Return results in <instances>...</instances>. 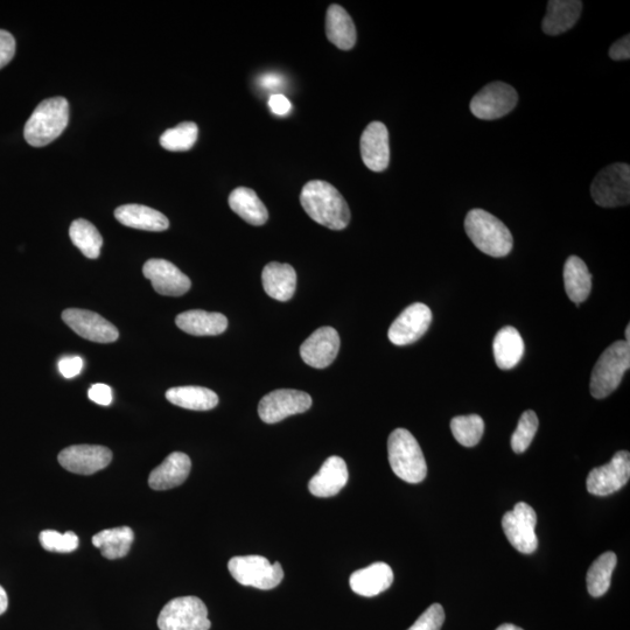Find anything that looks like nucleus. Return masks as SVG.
Masks as SVG:
<instances>
[{"mask_svg":"<svg viewBox=\"0 0 630 630\" xmlns=\"http://www.w3.org/2000/svg\"><path fill=\"white\" fill-rule=\"evenodd\" d=\"M301 206L306 214L321 226L343 230L350 222V210L341 193L329 182H307L300 194Z\"/></svg>","mask_w":630,"mask_h":630,"instance_id":"f257e3e1","label":"nucleus"},{"mask_svg":"<svg viewBox=\"0 0 630 630\" xmlns=\"http://www.w3.org/2000/svg\"><path fill=\"white\" fill-rule=\"evenodd\" d=\"M466 234L483 254L500 258L513 250L514 238L506 224L483 209H472L465 220Z\"/></svg>","mask_w":630,"mask_h":630,"instance_id":"f03ea898","label":"nucleus"},{"mask_svg":"<svg viewBox=\"0 0 630 630\" xmlns=\"http://www.w3.org/2000/svg\"><path fill=\"white\" fill-rule=\"evenodd\" d=\"M69 122V103L65 97H52L42 101L26 122L24 136L34 147L51 144L61 136Z\"/></svg>","mask_w":630,"mask_h":630,"instance_id":"7ed1b4c3","label":"nucleus"},{"mask_svg":"<svg viewBox=\"0 0 630 630\" xmlns=\"http://www.w3.org/2000/svg\"><path fill=\"white\" fill-rule=\"evenodd\" d=\"M389 462L392 471L405 482L419 483L425 480L427 465L422 448L411 432L396 429L388 440Z\"/></svg>","mask_w":630,"mask_h":630,"instance_id":"20e7f679","label":"nucleus"},{"mask_svg":"<svg viewBox=\"0 0 630 630\" xmlns=\"http://www.w3.org/2000/svg\"><path fill=\"white\" fill-rule=\"evenodd\" d=\"M630 367V342L616 341L601 354L592 371L590 390L594 398L611 395Z\"/></svg>","mask_w":630,"mask_h":630,"instance_id":"39448f33","label":"nucleus"},{"mask_svg":"<svg viewBox=\"0 0 630 630\" xmlns=\"http://www.w3.org/2000/svg\"><path fill=\"white\" fill-rule=\"evenodd\" d=\"M208 609L196 597H180L168 602L158 618L160 630H209Z\"/></svg>","mask_w":630,"mask_h":630,"instance_id":"423d86ee","label":"nucleus"},{"mask_svg":"<svg viewBox=\"0 0 630 630\" xmlns=\"http://www.w3.org/2000/svg\"><path fill=\"white\" fill-rule=\"evenodd\" d=\"M228 569L231 576L243 586L272 590L284 578L282 565L271 564L262 556H240L229 560Z\"/></svg>","mask_w":630,"mask_h":630,"instance_id":"0eeeda50","label":"nucleus"},{"mask_svg":"<svg viewBox=\"0 0 630 630\" xmlns=\"http://www.w3.org/2000/svg\"><path fill=\"white\" fill-rule=\"evenodd\" d=\"M591 195L600 207L614 208L629 205L630 166L618 163L605 167L594 178Z\"/></svg>","mask_w":630,"mask_h":630,"instance_id":"6e6552de","label":"nucleus"},{"mask_svg":"<svg viewBox=\"0 0 630 630\" xmlns=\"http://www.w3.org/2000/svg\"><path fill=\"white\" fill-rule=\"evenodd\" d=\"M536 523L535 510L525 502L517 503L514 510L508 511L502 518L504 535L517 551L525 555L537 550Z\"/></svg>","mask_w":630,"mask_h":630,"instance_id":"1a4fd4ad","label":"nucleus"},{"mask_svg":"<svg viewBox=\"0 0 630 630\" xmlns=\"http://www.w3.org/2000/svg\"><path fill=\"white\" fill-rule=\"evenodd\" d=\"M312 397L304 391L279 389L264 396L258 405V415L266 424L282 422L287 417L310 410Z\"/></svg>","mask_w":630,"mask_h":630,"instance_id":"9d476101","label":"nucleus"},{"mask_svg":"<svg viewBox=\"0 0 630 630\" xmlns=\"http://www.w3.org/2000/svg\"><path fill=\"white\" fill-rule=\"evenodd\" d=\"M518 102L516 90L503 82H493L473 97L472 114L483 121H494L513 111Z\"/></svg>","mask_w":630,"mask_h":630,"instance_id":"9b49d317","label":"nucleus"},{"mask_svg":"<svg viewBox=\"0 0 630 630\" xmlns=\"http://www.w3.org/2000/svg\"><path fill=\"white\" fill-rule=\"evenodd\" d=\"M630 478V454L627 451L615 453L608 464L592 469L587 476L588 493L607 496L619 492Z\"/></svg>","mask_w":630,"mask_h":630,"instance_id":"f8f14e48","label":"nucleus"},{"mask_svg":"<svg viewBox=\"0 0 630 630\" xmlns=\"http://www.w3.org/2000/svg\"><path fill=\"white\" fill-rule=\"evenodd\" d=\"M432 312L422 303L412 304L399 314L389 328V340L396 346H408L418 341L430 328Z\"/></svg>","mask_w":630,"mask_h":630,"instance_id":"ddd939ff","label":"nucleus"},{"mask_svg":"<svg viewBox=\"0 0 630 630\" xmlns=\"http://www.w3.org/2000/svg\"><path fill=\"white\" fill-rule=\"evenodd\" d=\"M58 459L60 465L69 472L91 475L110 465L112 452L104 446L74 445L61 451Z\"/></svg>","mask_w":630,"mask_h":630,"instance_id":"4468645a","label":"nucleus"},{"mask_svg":"<svg viewBox=\"0 0 630 630\" xmlns=\"http://www.w3.org/2000/svg\"><path fill=\"white\" fill-rule=\"evenodd\" d=\"M62 320L81 338L98 343H111L119 338L118 329L100 314L69 308L63 311Z\"/></svg>","mask_w":630,"mask_h":630,"instance_id":"2eb2a0df","label":"nucleus"},{"mask_svg":"<svg viewBox=\"0 0 630 630\" xmlns=\"http://www.w3.org/2000/svg\"><path fill=\"white\" fill-rule=\"evenodd\" d=\"M145 278L151 280L154 291L167 297H180L191 289L192 282L173 263L152 258L143 266Z\"/></svg>","mask_w":630,"mask_h":630,"instance_id":"dca6fc26","label":"nucleus"},{"mask_svg":"<svg viewBox=\"0 0 630 630\" xmlns=\"http://www.w3.org/2000/svg\"><path fill=\"white\" fill-rule=\"evenodd\" d=\"M339 349V333L333 327H321L301 345L300 356L307 366L324 369L331 366Z\"/></svg>","mask_w":630,"mask_h":630,"instance_id":"f3484780","label":"nucleus"},{"mask_svg":"<svg viewBox=\"0 0 630 630\" xmlns=\"http://www.w3.org/2000/svg\"><path fill=\"white\" fill-rule=\"evenodd\" d=\"M361 157L370 171L383 172L390 163L389 132L381 122L370 123L361 136Z\"/></svg>","mask_w":630,"mask_h":630,"instance_id":"a211bd4d","label":"nucleus"},{"mask_svg":"<svg viewBox=\"0 0 630 630\" xmlns=\"http://www.w3.org/2000/svg\"><path fill=\"white\" fill-rule=\"evenodd\" d=\"M349 478L346 461L340 457H329L320 471L313 476L308 489L317 497H331L340 493L345 488Z\"/></svg>","mask_w":630,"mask_h":630,"instance_id":"6ab92c4d","label":"nucleus"},{"mask_svg":"<svg viewBox=\"0 0 630 630\" xmlns=\"http://www.w3.org/2000/svg\"><path fill=\"white\" fill-rule=\"evenodd\" d=\"M394 583V572L385 563H375L356 571L350 576L349 584L353 592L362 597H376L387 591Z\"/></svg>","mask_w":630,"mask_h":630,"instance_id":"aec40b11","label":"nucleus"},{"mask_svg":"<svg viewBox=\"0 0 630 630\" xmlns=\"http://www.w3.org/2000/svg\"><path fill=\"white\" fill-rule=\"evenodd\" d=\"M192 461L188 455L174 452L150 474L149 485L154 490H167L184 483L191 473Z\"/></svg>","mask_w":630,"mask_h":630,"instance_id":"412c9836","label":"nucleus"},{"mask_svg":"<svg viewBox=\"0 0 630 630\" xmlns=\"http://www.w3.org/2000/svg\"><path fill=\"white\" fill-rule=\"evenodd\" d=\"M264 291L278 301H289L297 289V273L290 264L269 263L262 272Z\"/></svg>","mask_w":630,"mask_h":630,"instance_id":"4be33fe9","label":"nucleus"},{"mask_svg":"<svg viewBox=\"0 0 630 630\" xmlns=\"http://www.w3.org/2000/svg\"><path fill=\"white\" fill-rule=\"evenodd\" d=\"M583 10V3L578 0H551L548 3L542 28L545 34L559 35L577 24Z\"/></svg>","mask_w":630,"mask_h":630,"instance_id":"5701e85b","label":"nucleus"},{"mask_svg":"<svg viewBox=\"0 0 630 630\" xmlns=\"http://www.w3.org/2000/svg\"><path fill=\"white\" fill-rule=\"evenodd\" d=\"M175 324L189 335L215 336L226 332L228 319L221 313L193 310L179 314Z\"/></svg>","mask_w":630,"mask_h":630,"instance_id":"b1692460","label":"nucleus"},{"mask_svg":"<svg viewBox=\"0 0 630 630\" xmlns=\"http://www.w3.org/2000/svg\"><path fill=\"white\" fill-rule=\"evenodd\" d=\"M117 221L126 227L146 231H164L170 221L158 210L143 205H124L115 210Z\"/></svg>","mask_w":630,"mask_h":630,"instance_id":"393cba45","label":"nucleus"},{"mask_svg":"<svg viewBox=\"0 0 630 630\" xmlns=\"http://www.w3.org/2000/svg\"><path fill=\"white\" fill-rule=\"evenodd\" d=\"M326 34L333 45L349 51L356 44V28L348 12L340 5H331L326 16Z\"/></svg>","mask_w":630,"mask_h":630,"instance_id":"a878e982","label":"nucleus"},{"mask_svg":"<svg viewBox=\"0 0 630 630\" xmlns=\"http://www.w3.org/2000/svg\"><path fill=\"white\" fill-rule=\"evenodd\" d=\"M493 349L497 367L513 369L524 355V341L515 327L507 326L496 334Z\"/></svg>","mask_w":630,"mask_h":630,"instance_id":"bb28decb","label":"nucleus"},{"mask_svg":"<svg viewBox=\"0 0 630 630\" xmlns=\"http://www.w3.org/2000/svg\"><path fill=\"white\" fill-rule=\"evenodd\" d=\"M229 206L251 226H263L269 219V212L264 203L255 191L247 187H238L230 193Z\"/></svg>","mask_w":630,"mask_h":630,"instance_id":"cd10ccee","label":"nucleus"},{"mask_svg":"<svg viewBox=\"0 0 630 630\" xmlns=\"http://www.w3.org/2000/svg\"><path fill=\"white\" fill-rule=\"evenodd\" d=\"M564 284L567 297L573 303H583L590 296L592 276L583 259L570 256L564 266Z\"/></svg>","mask_w":630,"mask_h":630,"instance_id":"c85d7f7f","label":"nucleus"},{"mask_svg":"<svg viewBox=\"0 0 630 630\" xmlns=\"http://www.w3.org/2000/svg\"><path fill=\"white\" fill-rule=\"evenodd\" d=\"M168 402L182 409L208 411L219 404V396L213 390L202 387H177L166 392Z\"/></svg>","mask_w":630,"mask_h":630,"instance_id":"c756f323","label":"nucleus"},{"mask_svg":"<svg viewBox=\"0 0 630 630\" xmlns=\"http://www.w3.org/2000/svg\"><path fill=\"white\" fill-rule=\"evenodd\" d=\"M135 534L129 527H119L98 532L93 537L95 548L100 549L104 558L114 560L129 555Z\"/></svg>","mask_w":630,"mask_h":630,"instance_id":"7c9ffc66","label":"nucleus"},{"mask_svg":"<svg viewBox=\"0 0 630 630\" xmlns=\"http://www.w3.org/2000/svg\"><path fill=\"white\" fill-rule=\"evenodd\" d=\"M618 558L614 552H606L594 560L587 572V590L593 598L602 597L611 586L612 574Z\"/></svg>","mask_w":630,"mask_h":630,"instance_id":"2f4dec72","label":"nucleus"},{"mask_svg":"<svg viewBox=\"0 0 630 630\" xmlns=\"http://www.w3.org/2000/svg\"><path fill=\"white\" fill-rule=\"evenodd\" d=\"M69 236L84 256L90 259L100 256L103 238L93 223L83 219L75 220L69 228Z\"/></svg>","mask_w":630,"mask_h":630,"instance_id":"473e14b6","label":"nucleus"},{"mask_svg":"<svg viewBox=\"0 0 630 630\" xmlns=\"http://www.w3.org/2000/svg\"><path fill=\"white\" fill-rule=\"evenodd\" d=\"M198 136V125L185 122L166 130L160 137V145L167 151L184 152L192 149Z\"/></svg>","mask_w":630,"mask_h":630,"instance_id":"72a5a7b5","label":"nucleus"},{"mask_svg":"<svg viewBox=\"0 0 630 630\" xmlns=\"http://www.w3.org/2000/svg\"><path fill=\"white\" fill-rule=\"evenodd\" d=\"M451 430L460 445L474 447L480 443L485 432V422L478 415L454 417Z\"/></svg>","mask_w":630,"mask_h":630,"instance_id":"f704fd0d","label":"nucleus"},{"mask_svg":"<svg viewBox=\"0 0 630 630\" xmlns=\"http://www.w3.org/2000/svg\"><path fill=\"white\" fill-rule=\"evenodd\" d=\"M538 430V417L535 411L528 410L523 413L518 422L517 429L511 437V448L517 454L528 450Z\"/></svg>","mask_w":630,"mask_h":630,"instance_id":"c9c22d12","label":"nucleus"},{"mask_svg":"<svg viewBox=\"0 0 630 630\" xmlns=\"http://www.w3.org/2000/svg\"><path fill=\"white\" fill-rule=\"evenodd\" d=\"M40 544L46 551L69 553L79 548L80 539L73 531L60 534L55 530H45L40 534Z\"/></svg>","mask_w":630,"mask_h":630,"instance_id":"e433bc0d","label":"nucleus"},{"mask_svg":"<svg viewBox=\"0 0 630 630\" xmlns=\"http://www.w3.org/2000/svg\"><path fill=\"white\" fill-rule=\"evenodd\" d=\"M445 621L443 606L433 604L419 616L418 620L408 630H440Z\"/></svg>","mask_w":630,"mask_h":630,"instance_id":"4c0bfd02","label":"nucleus"},{"mask_svg":"<svg viewBox=\"0 0 630 630\" xmlns=\"http://www.w3.org/2000/svg\"><path fill=\"white\" fill-rule=\"evenodd\" d=\"M16 54V40L10 32L0 30V69L9 65Z\"/></svg>","mask_w":630,"mask_h":630,"instance_id":"58836bf2","label":"nucleus"},{"mask_svg":"<svg viewBox=\"0 0 630 630\" xmlns=\"http://www.w3.org/2000/svg\"><path fill=\"white\" fill-rule=\"evenodd\" d=\"M83 361L79 356L62 357L59 361V370L63 377L73 378L81 373Z\"/></svg>","mask_w":630,"mask_h":630,"instance_id":"ea45409f","label":"nucleus"},{"mask_svg":"<svg viewBox=\"0 0 630 630\" xmlns=\"http://www.w3.org/2000/svg\"><path fill=\"white\" fill-rule=\"evenodd\" d=\"M88 396L98 405L108 406L112 402V391L107 384H94L89 389Z\"/></svg>","mask_w":630,"mask_h":630,"instance_id":"a19ab883","label":"nucleus"},{"mask_svg":"<svg viewBox=\"0 0 630 630\" xmlns=\"http://www.w3.org/2000/svg\"><path fill=\"white\" fill-rule=\"evenodd\" d=\"M609 56L615 61L628 60L630 58V35L614 42L609 48Z\"/></svg>","mask_w":630,"mask_h":630,"instance_id":"79ce46f5","label":"nucleus"},{"mask_svg":"<svg viewBox=\"0 0 630 630\" xmlns=\"http://www.w3.org/2000/svg\"><path fill=\"white\" fill-rule=\"evenodd\" d=\"M269 107L273 114L278 116H285L289 114L292 105L287 98L282 94L272 95L269 100Z\"/></svg>","mask_w":630,"mask_h":630,"instance_id":"37998d69","label":"nucleus"},{"mask_svg":"<svg viewBox=\"0 0 630 630\" xmlns=\"http://www.w3.org/2000/svg\"><path fill=\"white\" fill-rule=\"evenodd\" d=\"M7 606H9V598H7L4 587L0 586V615L7 611Z\"/></svg>","mask_w":630,"mask_h":630,"instance_id":"c03bdc74","label":"nucleus"},{"mask_svg":"<svg viewBox=\"0 0 630 630\" xmlns=\"http://www.w3.org/2000/svg\"><path fill=\"white\" fill-rule=\"evenodd\" d=\"M263 83L265 84V87H273V86H277L278 81H277V77L276 76H272V75H266L265 79H263Z\"/></svg>","mask_w":630,"mask_h":630,"instance_id":"a18cd8bd","label":"nucleus"},{"mask_svg":"<svg viewBox=\"0 0 630 630\" xmlns=\"http://www.w3.org/2000/svg\"><path fill=\"white\" fill-rule=\"evenodd\" d=\"M496 630H523V629L515 625H511V623H504V625H501Z\"/></svg>","mask_w":630,"mask_h":630,"instance_id":"49530a36","label":"nucleus"},{"mask_svg":"<svg viewBox=\"0 0 630 630\" xmlns=\"http://www.w3.org/2000/svg\"><path fill=\"white\" fill-rule=\"evenodd\" d=\"M625 334H626V338H627L626 341L629 342L630 341V325L627 326Z\"/></svg>","mask_w":630,"mask_h":630,"instance_id":"de8ad7c7","label":"nucleus"}]
</instances>
